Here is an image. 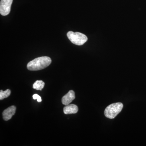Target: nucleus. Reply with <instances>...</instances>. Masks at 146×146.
I'll use <instances>...</instances> for the list:
<instances>
[{"instance_id":"1","label":"nucleus","mask_w":146,"mask_h":146,"mask_svg":"<svg viewBox=\"0 0 146 146\" xmlns=\"http://www.w3.org/2000/svg\"><path fill=\"white\" fill-rule=\"evenodd\" d=\"M51 62V59L48 56L36 58L28 63L27 68L30 71L40 70L47 68Z\"/></svg>"},{"instance_id":"2","label":"nucleus","mask_w":146,"mask_h":146,"mask_svg":"<svg viewBox=\"0 0 146 146\" xmlns=\"http://www.w3.org/2000/svg\"><path fill=\"white\" fill-rule=\"evenodd\" d=\"M123 106V104L121 102L110 105L105 110V116L109 119H114L121 111Z\"/></svg>"},{"instance_id":"3","label":"nucleus","mask_w":146,"mask_h":146,"mask_svg":"<svg viewBox=\"0 0 146 146\" xmlns=\"http://www.w3.org/2000/svg\"><path fill=\"white\" fill-rule=\"evenodd\" d=\"M67 36L73 44L78 46L83 45L88 40L87 36L80 33L69 31L67 33Z\"/></svg>"},{"instance_id":"4","label":"nucleus","mask_w":146,"mask_h":146,"mask_svg":"<svg viewBox=\"0 0 146 146\" xmlns=\"http://www.w3.org/2000/svg\"><path fill=\"white\" fill-rule=\"evenodd\" d=\"M12 2L13 0H1L0 2V13L1 15L5 16L9 14Z\"/></svg>"},{"instance_id":"5","label":"nucleus","mask_w":146,"mask_h":146,"mask_svg":"<svg viewBox=\"0 0 146 146\" xmlns=\"http://www.w3.org/2000/svg\"><path fill=\"white\" fill-rule=\"evenodd\" d=\"M16 107L14 106H11L7 108L3 112V119L7 121L11 119L16 113Z\"/></svg>"},{"instance_id":"6","label":"nucleus","mask_w":146,"mask_h":146,"mask_svg":"<svg viewBox=\"0 0 146 146\" xmlns=\"http://www.w3.org/2000/svg\"><path fill=\"white\" fill-rule=\"evenodd\" d=\"M75 98V92L72 90H70L68 94L63 96L62 98V104L64 105L70 104Z\"/></svg>"},{"instance_id":"7","label":"nucleus","mask_w":146,"mask_h":146,"mask_svg":"<svg viewBox=\"0 0 146 146\" xmlns=\"http://www.w3.org/2000/svg\"><path fill=\"white\" fill-rule=\"evenodd\" d=\"M78 108L75 104H69L66 105L63 108V112L66 115L76 114L78 112Z\"/></svg>"},{"instance_id":"8","label":"nucleus","mask_w":146,"mask_h":146,"mask_svg":"<svg viewBox=\"0 0 146 146\" xmlns=\"http://www.w3.org/2000/svg\"><path fill=\"white\" fill-rule=\"evenodd\" d=\"M45 83L42 80H36L33 84V88L36 90L42 91L44 88Z\"/></svg>"},{"instance_id":"9","label":"nucleus","mask_w":146,"mask_h":146,"mask_svg":"<svg viewBox=\"0 0 146 146\" xmlns=\"http://www.w3.org/2000/svg\"><path fill=\"white\" fill-rule=\"evenodd\" d=\"M11 91L9 89H7L6 91H3L1 90L0 91V100L4 99L5 98H8L10 96Z\"/></svg>"},{"instance_id":"10","label":"nucleus","mask_w":146,"mask_h":146,"mask_svg":"<svg viewBox=\"0 0 146 146\" xmlns=\"http://www.w3.org/2000/svg\"><path fill=\"white\" fill-rule=\"evenodd\" d=\"M33 99L37 100V101L39 102H40L42 101V98L37 94H35L33 95Z\"/></svg>"}]
</instances>
